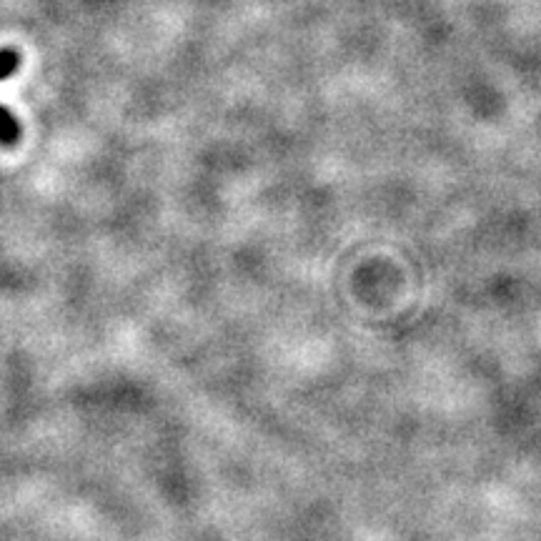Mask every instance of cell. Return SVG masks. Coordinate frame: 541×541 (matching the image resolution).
Here are the masks:
<instances>
[{
    "instance_id": "6da1fadb",
    "label": "cell",
    "mask_w": 541,
    "mask_h": 541,
    "mask_svg": "<svg viewBox=\"0 0 541 541\" xmlns=\"http://www.w3.org/2000/svg\"><path fill=\"white\" fill-rule=\"evenodd\" d=\"M18 66H21V56L16 51L11 48L0 51V81L16 73ZM18 138H21V126L8 108L0 106V146H16Z\"/></svg>"
}]
</instances>
